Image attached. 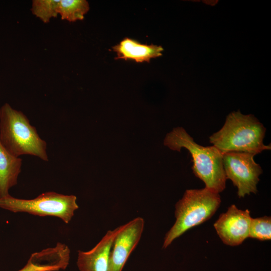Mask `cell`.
Returning <instances> with one entry per match:
<instances>
[{"instance_id": "ba28073f", "label": "cell", "mask_w": 271, "mask_h": 271, "mask_svg": "<svg viewBox=\"0 0 271 271\" xmlns=\"http://www.w3.org/2000/svg\"><path fill=\"white\" fill-rule=\"evenodd\" d=\"M251 219L248 210H242L232 205L219 216L214 227L224 244L236 246L248 237Z\"/></svg>"}, {"instance_id": "277c9868", "label": "cell", "mask_w": 271, "mask_h": 271, "mask_svg": "<svg viewBox=\"0 0 271 271\" xmlns=\"http://www.w3.org/2000/svg\"><path fill=\"white\" fill-rule=\"evenodd\" d=\"M218 193L206 188L187 190L175 205L176 221L164 237L163 248L190 228L210 219L219 208Z\"/></svg>"}, {"instance_id": "7a4b0ae2", "label": "cell", "mask_w": 271, "mask_h": 271, "mask_svg": "<svg viewBox=\"0 0 271 271\" xmlns=\"http://www.w3.org/2000/svg\"><path fill=\"white\" fill-rule=\"evenodd\" d=\"M266 129L253 115L240 111L229 114L222 128L209 137V142L223 154L227 152H245L256 155L270 150L263 140Z\"/></svg>"}, {"instance_id": "30bf717a", "label": "cell", "mask_w": 271, "mask_h": 271, "mask_svg": "<svg viewBox=\"0 0 271 271\" xmlns=\"http://www.w3.org/2000/svg\"><path fill=\"white\" fill-rule=\"evenodd\" d=\"M117 57L115 59L132 60L137 63L149 62L152 58L162 55L163 48L151 44H143L136 40L125 38L112 47Z\"/></svg>"}, {"instance_id": "8992f818", "label": "cell", "mask_w": 271, "mask_h": 271, "mask_svg": "<svg viewBox=\"0 0 271 271\" xmlns=\"http://www.w3.org/2000/svg\"><path fill=\"white\" fill-rule=\"evenodd\" d=\"M254 156L245 152H231L223 154V165L226 177L237 187L239 198L257 192V184L262 170L255 162Z\"/></svg>"}, {"instance_id": "5b68a950", "label": "cell", "mask_w": 271, "mask_h": 271, "mask_svg": "<svg viewBox=\"0 0 271 271\" xmlns=\"http://www.w3.org/2000/svg\"><path fill=\"white\" fill-rule=\"evenodd\" d=\"M76 200L74 195L55 192H45L32 199L16 198L9 195L0 198V208L14 213L57 217L68 223L79 208Z\"/></svg>"}, {"instance_id": "5bb4252c", "label": "cell", "mask_w": 271, "mask_h": 271, "mask_svg": "<svg viewBox=\"0 0 271 271\" xmlns=\"http://www.w3.org/2000/svg\"><path fill=\"white\" fill-rule=\"evenodd\" d=\"M248 237L261 241L270 240V217L264 216L261 217L251 218Z\"/></svg>"}, {"instance_id": "3957f363", "label": "cell", "mask_w": 271, "mask_h": 271, "mask_svg": "<svg viewBox=\"0 0 271 271\" xmlns=\"http://www.w3.org/2000/svg\"><path fill=\"white\" fill-rule=\"evenodd\" d=\"M0 142L16 157L28 155L48 161L46 142L28 117L8 103L0 108Z\"/></svg>"}, {"instance_id": "6da1fadb", "label": "cell", "mask_w": 271, "mask_h": 271, "mask_svg": "<svg viewBox=\"0 0 271 271\" xmlns=\"http://www.w3.org/2000/svg\"><path fill=\"white\" fill-rule=\"evenodd\" d=\"M164 144L173 151L180 152L182 148L188 150L192 158L193 172L204 183L205 188L218 194L225 188L223 154L215 147L198 145L182 127H175L169 132Z\"/></svg>"}, {"instance_id": "7c38bea8", "label": "cell", "mask_w": 271, "mask_h": 271, "mask_svg": "<svg viewBox=\"0 0 271 271\" xmlns=\"http://www.w3.org/2000/svg\"><path fill=\"white\" fill-rule=\"evenodd\" d=\"M89 10V4L85 0H60L57 12L62 20L74 22L83 20Z\"/></svg>"}, {"instance_id": "52a82bcc", "label": "cell", "mask_w": 271, "mask_h": 271, "mask_svg": "<svg viewBox=\"0 0 271 271\" xmlns=\"http://www.w3.org/2000/svg\"><path fill=\"white\" fill-rule=\"evenodd\" d=\"M144 224V219L138 217L120 226L111 247L108 271H122L141 238Z\"/></svg>"}, {"instance_id": "9c48e42d", "label": "cell", "mask_w": 271, "mask_h": 271, "mask_svg": "<svg viewBox=\"0 0 271 271\" xmlns=\"http://www.w3.org/2000/svg\"><path fill=\"white\" fill-rule=\"evenodd\" d=\"M120 228V226L107 231L91 250L78 251L77 265L80 271H108L111 247Z\"/></svg>"}, {"instance_id": "8fae6325", "label": "cell", "mask_w": 271, "mask_h": 271, "mask_svg": "<svg viewBox=\"0 0 271 271\" xmlns=\"http://www.w3.org/2000/svg\"><path fill=\"white\" fill-rule=\"evenodd\" d=\"M22 160L11 155L0 142V198L9 196V190L17 184Z\"/></svg>"}, {"instance_id": "4fadbf2b", "label": "cell", "mask_w": 271, "mask_h": 271, "mask_svg": "<svg viewBox=\"0 0 271 271\" xmlns=\"http://www.w3.org/2000/svg\"><path fill=\"white\" fill-rule=\"evenodd\" d=\"M59 2L60 0H34L31 10L43 23H48L51 18L57 17Z\"/></svg>"}]
</instances>
